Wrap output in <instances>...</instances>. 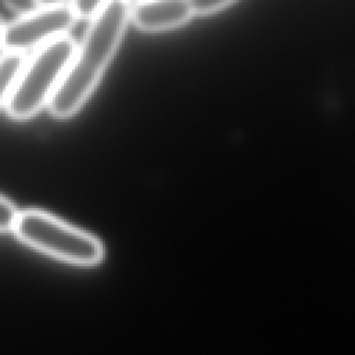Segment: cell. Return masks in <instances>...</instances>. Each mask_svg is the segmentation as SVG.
Here are the masks:
<instances>
[{
  "mask_svg": "<svg viewBox=\"0 0 355 355\" xmlns=\"http://www.w3.org/2000/svg\"><path fill=\"white\" fill-rule=\"evenodd\" d=\"M11 232L31 248L75 266H94L104 259V247L93 234L40 211H18Z\"/></svg>",
  "mask_w": 355,
  "mask_h": 355,
  "instance_id": "cell-2",
  "label": "cell"
},
{
  "mask_svg": "<svg viewBox=\"0 0 355 355\" xmlns=\"http://www.w3.org/2000/svg\"><path fill=\"white\" fill-rule=\"evenodd\" d=\"M76 21L68 4L36 7L4 25L0 47L6 53L24 54L67 35Z\"/></svg>",
  "mask_w": 355,
  "mask_h": 355,
  "instance_id": "cell-4",
  "label": "cell"
},
{
  "mask_svg": "<svg viewBox=\"0 0 355 355\" xmlns=\"http://www.w3.org/2000/svg\"><path fill=\"white\" fill-rule=\"evenodd\" d=\"M24 62V54L18 53H4L0 57V110L7 105Z\"/></svg>",
  "mask_w": 355,
  "mask_h": 355,
  "instance_id": "cell-6",
  "label": "cell"
},
{
  "mask_svg": "<svg viewBox=\"0 0 355 355\" xmlns=\"http://www.w3.org/2000/svg\"><path fill=\"white\" fill-rule=\"evenodd\" d=\"M237 0H187L193 15H209L218 12Z\"/></svg>",
  "mask_w": 355,
  "mask_h": 355,
  "instance_id": "cell-8",
  "label": "cell"
},
{
  "mask_svg": "<svg viewBox=\"0 0 355 355\" xmlns=\"http://www.w3.org/2000/svg\"><path fill=\"white\" fill-rule=\"evenodd\" d=\"M125 3H128L129 6L130 4H133V6H136V4H139V3H143V1H147V0H123Z\"/></svg>",
  "mask_w": 355,
  "mask_h": 355,
  "instance_id": "cell-12",
  "label": "cell"
},
{
  "mask_svg": "<svg viewBox=\"0 0 355 355\" xmlns=\"http://www.w3.org/2000/svg\"><path fill=\"white\" fill-rule=\"evenodd\" d=\"M67 0H35L37 7H50V6H60L65 4Z\"/></svg>",
  "mask_w": 355,
  "mask_h": 355,
  "instance_id": "cell-11",
  "label": "cell"
},
{
  "mask_svg": "<svg viewBox=\"0 0 355 355\" xmlns=\"http://www.w3.org/2000/svg\"><path fill=\"white\" fill-rule=\"evenodd\" d=\"M0 3H3L7 8L18 15L26 14L37 7L35 0H0Z\"/></svg>",
  "mask_w": 355,
  "mask_h": 355,
  "instance_id": "cell-10",
  "label": "cell"
},
{
  "mask_svg": "<svg viewBox=\"0 0 355 355\" xmlns=\"http://www.w3.org/2000/svg\"><path fill=\"white\" fill-rule=\"evenodd\" d=\"M129 11L130 6L123 0H110L90 19L80 44L75 49L73 57L47 104L53 116L71 118L90 97L121 44Z\"/></svg>",
  "mask_w": 355,
  "mask_h": 355,
  "instance_id": "cell-1",
  "label": "cell"
},
{
  "mask_svg": "<svg viewBox=\"0 0 355 355\" xmlns=\"http://www.w3.org/2000/svg\"><path fill=\"white\" fill-rule=\"evenodd\" d=\"M76 49L72 37L64 35L39 47L25 60L6 110L10 118L26 121L49 104Z\"/></svg>",
  "mask_w": 355,
  "mask_h": 355,
  "instance_id": "cell-3",
  "label": "cell"
},
{
  "mask_svg": "<svg viewBox=\"0 0 355 355\" xmlns=\"http://www.w3.org/2000/svg\"><path fill=\"white\" fill-rule=\"evenodd\" d=\"M110 0H71L68 4L76 19H92Z\"/></svg>",
  "mask_w": 355,
  "mask_h": 355,
  "instance_id": "cell-7",
  "label": "cell"
},
{
  "mask_svg": "<svg viewBox=\"0 0 355 355\" xmlns=\"http://www.w3.org/2000/svg\"><path fill=\"white\" fill-rule=\"evenodd\" d=\"M3 28H4V24H3V19L0 17V40H1V33H3Z\"/></svg>",
  "mask_w": 355,
  "mask_h": 355,
  "instance_id": "cell-13",
  "label": "cell"
},
{
  "mask_svg": "<svg viewBox=\"0 0 355 355\" xmlns=\"http://www.w3.org/2000/svg\"><path fill=\"white\" fill-rule=\"evenodd\" d=\"M187 0H147L133 6L129 18L144 32L176 29L193 18Z\"/></svg>",
  "mask_w": 355,
  "mask_h": 355,
  "instance_id": "cell-5",
  "label": "cell"
},
{
  "mask_svg": "<svg viewBox=\"0 0 355 355\" xmlns=\"http://www.w3.org/2000/svg\"><path fill=\"white\" fill-rule=\"evenodd\" d=\"M18 211L15 205L8 198L0 194V233L8 232L12 229Z\"/></svg>",
  "mask_w": 355,
  "mask_h": 355,
  "instance_id": "cell-9",
  "label": "cell"
}]
</instances>
